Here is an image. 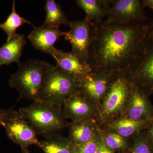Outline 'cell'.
I'll list each match as a JSON object with an SVG mask.
<instances>
[{
	"instance_id": "obj_26",
	"label": "cell",
	"mask_w": 153,
	"mask_h": 153,
	"mask_svg": "<svg viewBox=\"0 0 153 153\" xmlns=\"http://www.w3.org/2000/svg\"><path fill=\"white\" fill-rule=\"evenodd\" d=\"M13 108V107L8 109H0V126H3L6 118Z\"/></svg>"
},
{
	"instance_id": "obj_21",
	"label": "cell",
	"mask_w": 153,
	"mask_h": 153,
	"mask_svg": "<svg viewBox=\"0 0 153 153\" xmlns=\"http://www.w3.org/2000/svg\"><path fill=\"white\" fill-rule=\"evenodd\" d=\"M90 124L85 121L74 122L70 127V140L75 146L88 142L93 138Z\"/></svg>"
},
{
	"instance_id": "obj_14",
	"label": "cell",
	"mask_w": 153,
	"mask_h": 153,
	"mask_svg": "<svg viewBox=\"0 0 153 153\" xmlns=\"http://www.w3.org/2000/svg\"><path fill=\"white\" fill-rule=\"evenodd\" d=\"M63 105L65 115L71 118L74 122L85 121L91 112L87 100L78 91L65 100Z\"/></svg>"
},
{
	"instance_id": "obj_19",
	"label": "cell",
	"mask_w": 153,
	"mask_h": 153,
	"mask_svg": "<svg viewBox=\"0 0 153 153\" xmlns=\"http://www.w3.org/2000/svg\"><path fill=\"white\" fill-rule=\"evenodd\" d=\"M152 119L134 120L130 118L125 119L116 121L111 126L118 134L122 137H128L147 128Z\"/></svg>"
},
{
	"instance_id": "obj_5",
	"label": "cell",
	"mask_w": 153,
	"mask_h": 153,
	"mask_svg": "<svg viewBox=\"0 0 153 153\" xmlns=\"http://www.w3.org/2000/svg\"><path fill=\"white\" fill-rule=\"evenodd\" d=\"M7 136L13 142L19 145L22 149L30 146H38L39 140L36 131L32 126L14 108L3 125Z\"/></svg>"
},
{
	"instance_id": "obj_17",
	"label": "cell",
	"mask_w": 153,
	"mask_h": 153,
	"mask_svg": "<svg viewBox=\"0 0 153 153\" xmlns=\"http://www.w3.org/2000/svg\"><path fill=\"white\" fill-rule=\"evenodd\" d=\"M39 140L38 146L45 153H76V146L70 140L54 134Z\"/></svg>"
},
{
	"instance_id": "obj_6",
	"label": "cell",
	"mask_w": 153,
	"mask_h": 153,
	"mask_svg": "<svg viewBox=\"0 0 153 153\" xmlns=\"http://www.w3.org/2000/svg\"><path fill=\"white\" fill-rule=\"evenodd\" d=\"M144 7L140 0H112L104 20L118 24L146 23Z\"/></svg>"
},
{
	"instance_id": "obj_24",
	"label": "cell",
	"mask_w": 153,
	"mask_h": 153,
	"mask_svg": "<svg viewBox=\"0 0 153 153\" xmlns=\"http://www.w3.org/2000/svg\"><path fill=\"white\" fill-rule=\"evenodd\" d=\"M99 144L94 139L79 146H76V153H95Z\"/></svg>"
},
{
	"instance_id": "obj_20",
	"label": "cell",
	"mask_w": 153,
	"mask_h": 153,
	"mask_svg": "<svg viewBox=\"0 0 153 153\" xmlns=\"http://www.w3.org/2000/svg\"><path fill=\"white\" fill-rule=\"evenodd\" d=\"M12 12L6 21L0 24V29L5 33L7 36V41H9L17 34V30L24 24H28L35 27L27 19L21 16L16 10V1H13Z\"/></svg>"
},
{
	"instance_id": "obj_3",
	"label": "cell",
	"mask_w": 153,
	"mask_h": 153,
	"mask_svg": "<svg viewBox=\"0 0 153 153\" xmlns=\"http://www.w3.org/2000/svg\"><path fill=\"white\" fill-rule=\"evenodd\" d=\"M19 111L38 134H56L65 126L62 107L49 102L38 100L19 108Z\"/></svg>"
},
{
	"instance_id": "obj_8",
	"label": "cell",
	"mask_w": 153,
	"mask_h": 153,
	"mask_svg": "<svg viewBox=\"0 0 153 153\" xmlns=\"http://www.w3.org/2000/svg\"><path fill=\"white\" fill-rule=\"evenodd\" d=\"M132 87L133 83L127 75H120L114 77L104 97V113L109 115L118 111L130 97Z\"/></svg>"
},
{
	"instance_id": "obj_12",
	"label": "cell",
	"mask_w": 153,
	"mask_h": 153,
	"mask_svg": "<svg viewBox=\"0 0 153 153\" xmlns=\"http://www.w3.org/2000/svg\"><path fill=\"white\" fill-rule=\"evenodd\" d=\"M52 57L57 62L56 66L77 80L83 79L92 72L88 63L82 61L72 51L65 52L57 49Z\"/></svg>"
},
{
	"instance_id": "obj_29",
	"label": "cell",
	"mask_w": 153,
	"mask_h": 153,
	"mask_svg": "<svg viewBox=\"0 0 153 153\" xmlns=\"http://www.w3.org/2000/svg\"><path fill=\"white\" fill-rule=\"evenodd\" d=\"M142 2L144 8H149L153 11V0H143Z\"/></svg>"
},
{
	"instance_id": "obj_9",
	"label": "cell",
	"mask_w": 153,
	"mask_h": 153,
	"mask_svg": "<svg viewBox=\"0 0 153 153\" xmlns=\"http://www.w3.org/2000/svg\"><path fill=\"white\" fill-rule=\"evenodd\" d=\"M128 76L133 84L148 95L153 94V43L149 41L144 54Z\"/></svg>"
},
{
	"instance_id": "obj_13",
	"label": "cell",
	"mask_w": 153,
	"mask_h": 153,
	"mask_svg": "<svg viewBox=\"0 0 153 153\" xmlns=\"http://www.w3.org/2000/svg\"><path fill=\"white\" fill-rule=\"evenodd\" d=\"M149 96L144 91L133 84L130 97V119L134 120L153 119V108L149 100Z\"/></svg>"
},
{
	"instance_id": "obj_25",
	"label": "cell",
	"mask_w": 153,
	"mask_h": 153,
	"mask_svg": "<svg viewBox=\"0 0 153 153\" xmlns=\"http://www.w3.org/2000/svg\"><path fill=\"white\" fill-rule=\"evenodd\" d=\"M148 133L146 134L148 143L150 146L153 147V119L148 126Z\"/></svg>"
},
{
	"instance_id": "obj_10",
	"label": "cell",
	"mask_w": 153,
	"mask_h": 153,
	"mask_svg": "<svg viewBox=\"0 0 153 153\" xmlns=\"http://www.w3.org/2000/svg\"><path fill=\"white\" fill-rule=\"evenodd\" d=\"M114 77L102 72H92L79 80L78 91L86 100H99L104 97Z\"/></svg>"
},
{
	"instance_id": "obj_7",
	"label": "cell",
	"mask_w": 153,
	"mask_h": 153,
	"mask_svg": "<svg viewBox=\"0 0 153 153\" xmlns=\"http://www.w3.org/2000/svg\"><path fill=\"white\" fill-rule=\"evenodd\" d=\"M70 30L66 32L64 38L71 44L72 52L84 62L88 63L89 48L92 41L91 23L86 18L80 21L70 22Z\"/></svg>"
},
{
	"instance_id": "obj_4",
	"label": "cell",
	"mask_w": 153,
	"mask_h": 153,
	"mask_svg": "<svg viewBox=\"0 0 153 153\" xmlns=\"http://www.w3.org/2000/svg\"><path fill=\"white\" fill-rule=\"evenodd\" d=\"M79 80L53 66L47 71L40 99L62 107L63 102L78 90Z\"/></svg>"
},
{
	"instance_id": "obj_28",
	"label": "cell",
	"mask_w": 153,
	"mask_h": 153,
	"mask_svg": "<svg viewBox=\"0 0 153 153\" xmlns=\"http://www.w3.org/2000/svg\"><path fill=\"white\" fill-rule=\"evenodd\" d=\"M149 31H148V39L149 41L153 43V19H150L149 23Z\"/></svg>"
},
{
	"instance_id": "obj_15",
	"label": "cell",
	"mask_w": 153,
	"mask_h": 153,
	"mask_svg": "<svg viewBox=\"0 0 153 153\" xmlns=\"http://www.w3.org/2000/svg\"><path fill=\"white\" fill-rule=\"evenodd\" d=\"M26 44L24 35L17 34L10 41L0 47V68L3 65L16 63L18 66L22 63L20 60Z\"/></svg>"
},
{
	"instance_id": "obj_22",
	"label": "cell",
	"mask_w": 153,
	"mask_h": 153,
	"mask_svg": "<svg viewBox=\"0 0 153 153\" xmlns=\"http://www.w3.org/2000/svg\"><path fill=\"white\" fill-rule=\"evenodd\" d=\"M105 141V145L112 150L122 149L126 146L124 139L118 134H109L106 137Z\"/></svg>"
},
{
	"instance_id": "obj_16",
	"label": "cell",
	"mask_w": 153,
	"mask_h": 153,
	"mask_svg": "<svg viewBox=\"0 0 153 153\" xmlns=\"http://www.w3.org/2000/svg\"><path fill=\"white\" fill-rule=\"evenodd\" d=\"M112 0H77V6L86 14L85 18L91 23L102 22L106 17Z\"/></svg>"
},
{
	"instance_id": "obj_18",
	"label": "cell",
	"mask_w": 153,
	"mask_h": 153,
	"mask_svg": "<svg viewBox=\"0 0 153 153\" xmlns=\"http://www.w3.org/2000/svg\"><path fill=\"white\" fill-rule=\"evenodd\" d=\"M46 16L43 26L50 27L59 28L61 25L69 26L68 21L60 5L54 0H47L45 2Z\"/></svg>"
},
{
	"instance_id": "obj_2",
	"label": "cell",
	"mask_w": 153,
	"mask_h": 153,
	"mask_svg": "<svg viewBox=\"0 0 153 153\" xmlns=\"http://www.w3.org/2000/svg\"><path fill=\"white\" fill-rule=\"evenodd\" d=\"M53 66L42 60H28L19 65L18 71L11 75L9 85L19 92V98L38 100L47 72Z\"/></svg>"
},
{
	"instance_id": "obj_30",
	"label": "cell",
	"mask_w": 153,
	"mask_h": 153,
	"mask_svg": "<svg viewBox=\"0 0 153 153\" xmlns=\"http://www.w3.org/2000/svg\"><path fill=\"white\" fill-rule=\"evenodd\" d=\"M22 153H30L28 150V149H22Z\"/></svg>"
},
{
	"instance_id": "obj_23",
	"label": "cell",
	"mask_w": 153,
	"mask_h": 153,
	"mask_svg": "<svg viewBox=\"0 0 153 153\" xmlns=\"http://www.w3.org/2000/svg\"><path fill=\"white\" fill-rule=\"evenodd\" d=\"M133 149L132 153H152V149L148 143L146 134L138 138Z\"/></svg>"
},
{
	"instance_id": "obj_11",
	"label": "cell",
	"mask_w": 153,
	"mask_h": 153,
	"mask_svg": "<svg viewBox=\"0 0 153 153\" xmlns=\"http://www.w3.org/2000/svg\"><path fill=\"white\" fill-rule=\"evenodd\" d=\"M65 34L66 32L61 31L59 28L42 25L41 27H34L28 35V38L35 49L52 57L57 50L55 47V42Z\"/></svg>"
},
{
	"instance_id": "obj_27",
	"label": "cell",
	"mask_w": 153,
	"mask_h": 153,
	"mask_svg": "<svg viewBox=\"0 0 153 153\" xmlns=\"http://www.w3.org/2000/svg\"><path fill=\"white\" fill-rule=\"evenodd\" d=\"M95 153H114L112 150L108 148L105 143H102L99 145L98 149Z\"/></svg>"
},
{
	"instance_id": "obj_1",
	"label": "cell",
	"mask_w": 153,
	"mask_h": 153,
	"mask_svg": "<svg viewBox=\"0 0 153 153\" xmlns=\"http://www.w3.org/2000/svg\"><path fill=\"white\" fill-rule=\"evenodd\" d=\"M149 22L122 24L104 20L91 23L88 63L92 71L128 76L147 48Z\"/></svg>"
}]
</instances>
